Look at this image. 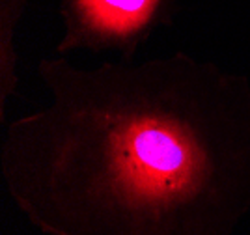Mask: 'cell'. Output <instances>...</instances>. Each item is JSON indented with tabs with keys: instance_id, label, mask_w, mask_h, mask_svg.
Here are the masks:
<instances>
[{
	"instance_id": "1",
	"label": "cell",
	"mask_w": 250,
	"mask_h": 235,
	"mask_svg": "<svg viewBox=\"0 0 250 235\" xmlns=\"http://www.w3.org/2000/svg\"><path fill=\"white\" fill-rule=\"evenodd\" d=\"M49 103L10 125L2 175L45 235H235L250 213V82L183 52L43 60Z\"/></svg>"
},
{
	"instance_id": "2",
	"label": "cell",
	"mask_w": 250,
	"mask_h": 235,
	"mask_svg": "<svg viewBox=\"0 0 250 235\" xmlns=\"http://www.w3.org/2000/svg\"><path fill=\"white\" fill-rule=\"evenodd\" d=\"M157 4L159 0H75L79 30L60 51L84 40L94 45H127L147 26Z\"/></svg>"
}]
</instances>
